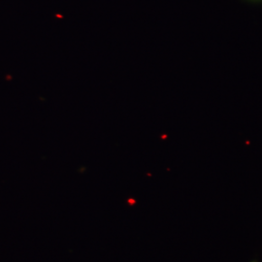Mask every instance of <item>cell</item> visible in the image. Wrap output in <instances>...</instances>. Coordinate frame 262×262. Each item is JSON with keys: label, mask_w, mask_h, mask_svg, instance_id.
I'll list each match as a JSON object with an SVG mask.
<instances>
[]
</instances>
